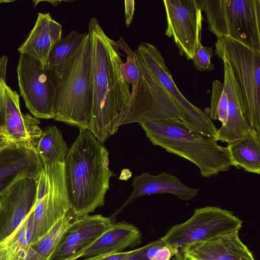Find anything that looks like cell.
Listing matches in <instances>:
<instances>
[{"label": "cell", "instance_id": "6da1fadb", "mask_svg": "<svg viewBox=\"0 0 260 260\" xmlns=\"http://www.w3.org/2000/svg\"><path fill=\"white\" fill-rule=\"evenodd\" d=\"M92 109L90 131L103 143L118 129L116 119L131 97L129 84L122 77L123 63L116 42L105 34L96 17L89 20Z\"/></svg>", "mask_w": 260, "mask_h": 260}, {"label": "cell", "instance_id": "7a4b0ae2", "mask_svg": "<svg viewBox=\"0 0 260 260\" xmlns=\"http://www.w3.org/2000/svg\"><path fill=\"white\" fill-rule=\"evenodd\" d=\"M109 152L91 132L80 129L63 161L71 210L77 217L93 212L105 204L109 181Z\"/></svg>", "mask_w": 260, "mask_h": 260}, {"label": "cell", "instance_id": "3957f363", "mask_svg": "<svg viewBox=\"0 0 260 260\" xmlns=\"http://www.w3.org/2000/svg\"><path fill=\"white\" fill-rule=\"evenodd\" d=\"M126 54L120 65L123 78L132 85L127 104L118 116L115 126L133 122L178 119L181 114L167 89L147 67L137 50H132L122 37L116 42Z\"/></svg>", "mask_w": 260, "mask_h": 260}, {"label": "cell", "instance_id": "277c9868", "mask_svg": "<svg viewBox=\"0 0 260 260\" xmlns=\"http://www.w3.org/2000/svg\"><path fill=\"white\" fill-rule=\"evenodd\" d=\"M139 124L153 145L191 161L204 177L228 171L232 166L226 147L219 145L215 137L196 131L180 119Z\"/></svg>", "mask_w": 260, "mask_h": 260}, {"label": "cell", "instance_id": "5b68a950", "mask_svg": "<svg viewBox=\"0 0 260 260\" xmlns=\"http://www.w3.org/2000/svg\"><path fill=\"white\" fill-rule=\"evenodd\" d=\"M91 41L88 33L55 77L53 119L90 131L92 109Z\"/></svg>", "mask_w": 260, "mask_h": 260}, {"label": "cell", "instance_id": "8992f818", "mask_svg": "<svg viewBox=\"0 0 260 260\" xmlns=\"http://www.w3.org/2000/svg\"><path fill=\"white\" fill-rule=\"evenodd\" d=\"M215 46V54L231 71L243 115L260 132V52L230 38L217 39Z\"/></svg>", "mask_w": 260, "mask_h": 260}, {"label": "cell", "instance_id": "52a82bcc", "mask_svg": "<svg viewBox=\"0 0 260 260\" xmlns=\"http://www.w3.org/2000/svg\"><path fill=\"white\" fill-rule=\"evenodd\" d=\"M208 30L260 52V0H197Z\"/></svg>", "mask_w": 260, "mask_h": 260}, {"label": "cell", "instance_id": "ba28073f", "mask_svg": "<svg viewBox=\"0 0 260 260\" xmlns=\"http://www.w3.org/2000/svg\"><path fill=\"white\" fill-rule=\"evenodd\" d=\"M36 178L37 195L32 209V235L35 243L71 211L66 188L63 162L43 164Z\"/></svg>", "mask_w": 260, "mask_h": 260}, {"label": "cell", "instance_id": "9c48e42d", "mask_svg": "<svg viewBox=\"0 0 260 260\" xmlns=\"http://www.w3.org/2000/svg\"><path fill=\"white\" fill-rule=\"evenodd\" d=\"M242 222L230 211L207 206L195 209L191 217L172 226L160 239L165 244L181 251L192 243L239 232Z\"/></svg>", "mask_w": 260, "mask_h": 260}, {"label": "cell", "instance_id": "30bf717a", "mask_svg": "<svg viewBox=\"0 0 260 260\" xmlns=\"http://www.w3.org/2000/svg\"><path fill=\"white\" fill-rule=\"evenodd\" d=\"M17 75L20 94L31 114L38 119H53L56 92L53 73L33 57L20 54Z\"/></svg>", "mask_w": 260, "mask_h": 260}, {"label": "cell", "instance_id": "8fae6325", "mask_svg": "<svg viewBox=\"0 0 260 260\" xmlns=\"http://www.w3.org/2000/svg\"><path fill=\"white\" fill-rule=\"evenodd\" d=\"M137 50L147 67L171 95L181 114L182 121L196 131L215 137L218 129L209 116L181 93L159 50L149 43H141Z\"/></svg>", "mask_w": 260, "mask_h": 260}, {"label": "cell", "instance_id": "7c38bea8", "mask_svg": "<svg viewBox=\"0 0 260 260\" xmlns=\"http://www.w3.org/2000/svg\"><path fill=\"white\" fill-rule=\"evenodd\" d=\"M167 26L165 34L172 38L181 55L192 59L202 45V10L197 0H165Z\"/></svg>", "mask_w": 260, "mask_h": 260}, {"label": "cell", "instance_id": "4fadbf2b", "mask_svg": "<svg viewBox=\"0 0 260 260\" xmlns=\"http://www.w3.org/2000/svg\"><path fill=\"white\" fill-rule=\"evenodd\" d=\"M5 112V122L0 126V146L24 147L37 152V146L43 134L40 121L31 114L21 112L19 94L7 84Z\"/></svg>", "mask_w": 260, "mask_h": 260}, {"label": "cell", "instance_id": "5bb4252c", "mask_svg": "<svg viewBox=\"0 0 260 260\" xmlns=\"http://www.w3.org/2000/svg\"><path fill=\"white\" fill-rule=\"evenodd\" d=\"M112 223L110 218L100 214L76 218L64 232L49 260H73Z\"/></svg>", "mask_w": 260, "mask_h": 260}, {"label": "cell", "instance_id": "9a60e30c", "mask_svg": "<svg viewBox=\"0 0 260 260\" xmlns=\"http://www.w3.org/2000/svg\"><path fill=\"white\" fill-rule=\"evenodd\" d=\"M36 195V179L25 178L0 196V242L11 235L29 215Z\"/></svg>", "mask_w": 260, "mask_h": 260}, {"label": "cell", "instance_id": "2e32d148", "mask_svg": "<svg viewBox=\"0 0 260 260\" xmlns=\"http://www.w3.org/2000/svg\"><path fill=\"white\" fill-rule=\"evenodd\" d=\"M43 166L38 153L32 150L0 146V196L20 180L36 179Z\"/></svg>", "mask_w": 260, "mask_h": 260}, {"label": "cell", "instance_id": "e0dca14e", "mask_svg": "<svg viewBox=\"0 0 260 260\" xmlns=\"http://www.w3.org/2000/svg\"><path fill=\"white\" fill-rule=\"evenodd\" d=\"M181 251L187 260H255L252 252L240 240L239 232L194 242Z\"/></svg>", "mask_w": 260, "mask_h": 260}, {"label": "cell", "instance_id": "ac0fdd59", "mask_svg": "<svg viewBox=\"0 0 260 260\" xmlns=\"http://www.w3.org/2000/svg\"><path fill=\"white\" fill-rule=\"evenodd\" d=\"M132 186L133 191L118 212L136 199L144 196L171 193L182 200L188 201L196 197L199 191V189L185 185L177 176L165 172L156 175L143 173L136 176Z\"/></svg>", "mask_w": 260, "mask_h": 260}, {"label": "cell", "instance_id": "d6986e66", "mask_svg": "<svg viewBox=\"0 0 260 260\" xmlns=\"http://www.w3.org/2000/svg\"><path fill=\"white\" fill-rule=\"evenodd\" d=\"M61 34L62 26L49 13L39 12L34 27L18 50L20 54L29 55L46 68L49 54L61 38Z\"/></svg>", "mask_w": 260, "mask_h": 260}, {"label": "cell", "instance_id": "ffe728a7", "mask_svg": "<svg viewBox=\"0 0 260 260\" xmlns=\"http://www.w3.org/2000/svg\"><path fill=\"white\" fill-rule=\"evenodd\" d=\"M142 235L134 225L122 221L112 223L91 245L73 260L99 255L123 252L141 243Z\"/></svg>", "mask_w": 260, "mask_h": 260}, {"label": "cell", "instance_id": "44dd1931", "mask_svg": "<svg viewBox=\"0 0 260 260\" xmlns=\"http://www.w3.org/2000/svg\"><path fill=\"white\" fill-rule=\"evenodd\" d=\"M224 66V89L226 94L228 105L226 122L218 129L215 137L217 141L228 144L242 138L251 129L243 114L238 97L233 76L228 64Z\"/></svg>", "mask_w": 260, "mask_h": 260}, {"label": "cell", "instance_id": "7402d4cb", "mask_svg": "<svg viewBox=\"0 0 260 260\" xmlns=\"http://www.w3.org/2000/svg\"><path fill=\"white\" fill-rule=\"evenodd\" d=\"M226 147L232 166L260 174V132L251 128L245 136Z\"/></svg>", "mask_w": 260, "mask_h": 260}, {"label": "cell", "instance_id": "603a6c76", "mask_svg": "<svg viewBox=\"0 0 260 260\" xmlns=\"http://www.w3.org/2000/svg\"><path fill=\"white\" fill-rule=\"evenodd\" d=\"M32 210L11 235L0 242V260L24 259L32 240Z\"/></svg>", "mask_w": 260, "mask_h": 260}, {"label": "cell", "instance_id": "cb8c5ba5", "mask_svg": "<svg viewBox=\"0 0 260 260\" xmlns=\"http://www.w3.org/2000/svg\"><path fill=\"white\" fill-rule=\"evenodd\" d=\"M76 218L70 211L35 243L30 245L23 260H49L64 232Z\"/></svg>", "mask_w": 260, "mask_h": 260}, {"label": "cell", "instance_id": "d4e9b609", "mask_svg": "<svg viewBox=\"0 0 260 260\" xmlns=\"http://www.w3.org/2000/svg\"><path fill=\"white\" fill-rule=\"evenodd\" d=\"M86 35L74 30L55 44L48 56L46 68L56 78L60 77L65 63L78 50Z\"/></svg>", "mask_w": 260, "mask_h": 260}, {"label": "cell", "instance_id": "484cf974", "mask_svg": "<svg viewBox=\"0 0 260 260\" xmlns=\"http://www.w3.org/2000/svg\"><path fill=\"white\" fill-rule=\"evenodd\" d=\"M36 150L43 164H52L63 162L69 149L60 131L52 125L43 131Z\"/></svg>", "mask_w": 260, "mask_h": 260}, {"label": "cell", "instance_id": "4316f807", "mask_svg": "<svg viewBox=\"0 0 260 260\" xmlns=\"http://www.w3.org/2000/svg\"><path fill=\"white\" fill-rule=\"evenodd\" d=\"M228 98L222 82L218 80L212 82L209 118L219 120L225 125L228 115Z\"/></svg>", "mask_w": 260, "mask_h": 260}, {"label": "cell", "instance_id": "83f0119b", "mask_svg": "<svg viewBox=\"0 0 260 260\" xmlns=\"http://www.w3.org/2000/svg\"><path fill=\"white\" fill-rule=\"evenodd\" d=\"M213 55L212 47L201 45L193 56L192 60L196 69L201 72L215 70L211 58Z\"/></svg>", "mask_w": 260, "mask_h": 260}, {"label": "cell", "instance_id": "f1b7e54d", "mask_svg": "<svg viewBox=\"0 0 260 260\" xmlns=\"http://www.w3.org/2000/svg\"><path fill=\"white\" fill-rule=\"evenodd\" d=\"M8 57L5 55L0 57V126L5 122V85L6 83L7 68Z\"/></svg>", "mask_w": 260, "mask_h": 260}, {"label": "cell", "instance_id": "f546056e", "mask_svg": "<svg viewBox=\"0 0 260 260\" xmlns=\"http://www.w3.org/2000/svg\"><path fill=\"white\" fill-rule=\"evenodd\" d=\"M136 251L137 249L128 251L99 255L86 257L83 260H127Z\"/></svg>", "mask_w": 260, "mask_h": 260}, {"label": "cell", "instance_id": "4dcf8cb0", "mask_svg": "<svg viewBox=\"0 0 260 260\" xmlns=\"http://www.w3.org/2000/svg\"><path fill=\"white\" fill-rule=\"evenodd\" d=\"M179 251L165 244L158 251L154 260H171L173 256Z\"/></svg>", "mask_w": 260, "mask_h": 260}, {"label": "cell", "instance_id": "1f68e13d", "mask_svg": "<svg viewBox=\"0 0 260 260\" xmlns=\"http://www.w3.org/2000/svg\"><path fill=\"white\" fill-rule=\"evenodd\" d=\"M125 23L127 27L131 24L135 11V1L134 0H125Z\"/></svg>", "mask_w": 260, "mask_h": 260}, {"label": "cell", "instance_id": "d6a6232c", "mask_svg": "<svg viewBox=\"0 0 260 260\" xmlns=\"http://www.w3.org/2000/svg\"><path fill=\"white\" fill-rule=\"evenodd\" d=\"M127 260H147L144 254V246L137 249L136 252Z\"/></svg>", "mask_w": 260, "mask_h": 260}, {"label": "cell", "instance_id": "836d02e7", "mask_svg": "<svg viewBox=\"0 0 260 260\" xmlns=\"http://www.w3.org/2000/svg\"><path fill=\"white\" fill-rule=\"evenodd\" d=\"M171 260H187L183 253L179 251L178 253L174 254Z\"/></svg>", "mask_w": 260, "mask_h": 260}, {"label": "cell", "instance_id": "e575fe53", "mask_svg": "<svg viewBox=\"0 0 260 260\" xmlns=\"http://www.w3.org/2000/svg\"><path fill=\"white\" fill-rule=\"evenodd\" d=\"M41 2H47L51 3L53 6H56L59 5L60 3H61L62 2H64V1H41Z\"/></svg>", "mask_w": 260, "mask_h": 260}, {"label": "cell", "instance_id": "d590c367", "mask_svg": "<svg viewBox=\"0 0 260 260\" xmlns=\"http://www.w3.org/2000/svg\"><path fill=\"white\" fill-rule=\"evenodd\" d=\"M12 2V1H0V2H2V3H4V2Z\"/></svg>", "mask_w": 260, "mask_h": 260}]
</instances>
